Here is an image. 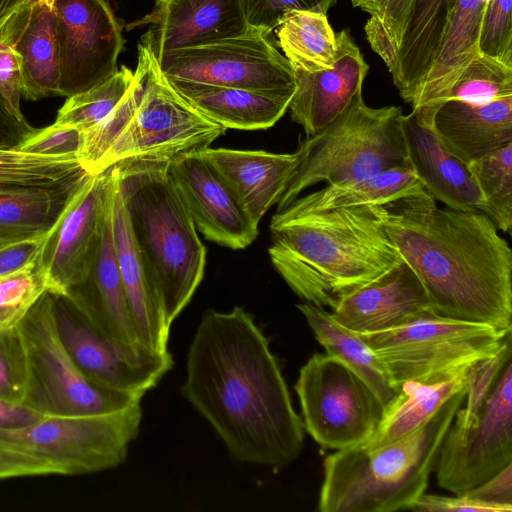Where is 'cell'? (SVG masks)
<instances>
[{
    "label": "cell",
    "instance_id": "6da1fadb",
    "mask_svg": "<svg viewBox=\"0 0 512 512\" xmlns=\"http://www.w3.org/2000/svg\"><path fill=\"white\" fill-rule=\"evenodd\" d=\"M181 394L240 462L278 472L302 452V418L268 338L242 307L205 311Z\"/></svg>",
    "mask_w": 512,
    "mask_h": 512
},
{
    "label": "cell",
    "instance_id": "7a4b0ae2",
    "mask_svg": "<svg viewBox=\"0 0 512 512\" xmlns=\"http://www.w3.org/2000/svg\"><path fill=\"white\" fill-rule=\"evenodd\" d=\"M401 259L436 315L512 330V250L482 212L440 208L424 190L381 206Z\"/></svg>",
    "mask_w": 512,
    "mask_h": 512
},
{
    "label": "cell",
    "instance_id": "3957f363",
    "mask_svg": "<svg viewBox=\"0 0 512 512\" xmlns=\"http://www.w3.org/2000/svg\"><path fill=\"white\" fill-rule=\"evenodd\" d=\"M381 206L314 212L270 226V260L303 302L332 310L403 261Z\"/></svg>",
    "mask_w": 512,
    "mask_h": 512
},
{
    "label": "cell",
    "instance_id": "277c9868",
    "mask_svg": "<svg viewBox=\"0 0 512 512\" xmlns=\"http://www.w3.org/2000/svg\"><path fill=\"white\" fill-rule=\"evenodd\" d=\"M225 131L171 86L155 57L138 43L130 89L108 116L82 132L77 159L88 174L130 160L170 162L210 147Z\"/></svg>",
    "mask_w": 512,
    "mask_h": 512
},
{
    "label": "cell",
    "instance_id": "5b68a950",
    "mask_svg": "<svg viewBox=\"0 0 512 512\" xmlns=\"http://www.w3.org/2000/svg\"><path fill=\"white\" fill-rule=\"evenodd\" d=\"M168 166L130 160L115 168L134 240L171 326L203 279L206 248Z\"/></svg>",
    "mask_w": 512,
    "mask_h": 512
},
{
    "label": "cell",
    "instance_id": "8992f818",
    "mask_svg": "<svg viewBox=\"0 0 512 512\" xmlns=\"http://www.w3.org/2000/svg\"><path fill=\"white\" fill-rule=\"evenodd\" d=\"M466 391L450 398L426 423L400 440L336 450L323 461L321 512H393L411 509L425 493L440 446Z\"/></svg>",
    "mask_w": 512,
    "mask_h": 512
},
{
    "label": "cell",
    "instance_id": "52a82bcc",
    "mask_svg": "<svg viewBox=\"0 0 512 512\" xmlns=\"http://www.w3.org/2000/svg\"><path fill=\"white\" fill-rule=\"evenodd\" d=\"M403 115L400 106L373 108L360 96L322 131L305 137L295 151L298 163L277 212L318 183L348 184L409 167Z\"/></svg>",
    "mask_w": 512,
    "mask_h": 512
},
{
    "label": "cell",
    "instance_id": "ba28073f",
    "mask_svg": "<svg viewBox=\"0 0 512 512\" xmlns=\"http://www.w3.org/2000/svg\"><path fill=\"white\" fill-rule=\"evenodd\" d=\"M399 389L406 382L431 383L496 356L511 332L429 313L403 326L357 333Z\"/></svg>",
    "mask_w": 512,
    "mask_h": 512
},
{
    "label": "cell",
    "instance_id": "9c48e42d",
    "mask_svg": "<svg viewBox=\"0 0 512 512\" xmlns=\"http://www.w3.org/2000/svg\"><path fill=\"white\" fill-rule=\"evenodd\" d=\"M27 357L23 403L42 415L106 414L140 403L142 396L113 389L85 376L63 347L47 291L18 325Z\"/></svg>",
    "mask_w": 512,
    "mask_h": 512
},
{
    "label": "cell",
    "instance_id": "30bf717a",
    "mask_svg": "<svg viewBox=\"0 0 512 512\" xmlns=\"http://www.w3.org/2000/svg\"><path fill=\"white\" fill-rule=\"evenodd\" d=\"M142 421L140 403L106 414L45 415L0 442L49 461L60 475L96 473L122 464Z\"/></svg>",
    "mask_w": 512,
    "mask_h": 512
},
{
    "label": "cell",
    "instance_id": "8fae6325",
    "mask_svg": "<svg viewBox=\"0 0 512 512\" xmlns=\"http://www.w3.org/2000/svg\"><path fill=\"white\" fill-rule=\"evenodd\" d=\"M304 429L324 449L341 450L366 442L385 407L350 367L329 354H314L295 384Z\"/></svg>",
    "mask_w": 512,
    "mask_h": 512
},
{
    "label": "cell",
    "instance_id": "7c38bea8",
    "mask_svg": "<svg viewBox=\"0 0 512 512\" xmlns=\"http://www.w3.org/2000/svg\"><path fill=\"white\" fill-rule=\"evenodd\" d=\"M512 463V363L503 365L477 411L459 409L440 446L438 485L460 495Z\"/></svg>",
    "mask_w": 512,
    "mask_h": 512
},
{
    "label": "cell",
    "instance_id": "4fadbf2b",
    "mask_svg": "<svg viewBox=\"0 0 512 512\" xmlns=\"http://www.w3.org/2000/svg\"><path fill=\"white\" fill-rule=\"evenodd\" d=\"M168 80L293 95L294 69L269 40L249 27L243 35L174 50L157 61Z\"/></svg>",
    "mask_w": 512,
    "mask_h": 512
},
{
    "label": "cell",
    "instance_id": "5bb4252c",
    "mask_svg": "<svg viewBox=\"0 0 512 512\" xmlns=\"http://www.w3.org/2000/svg\"><path fill=\"white\" fill-rule=\"evenodd\" d=\"M52 295L59 339L76 367L91 380L143 397L172 369L174 362L168 351L112 341L68 295Z\"/></svg>",
    "mask_w": 512,
    "mask_h": 512
},
{
    "label": "cell",
    "instance_id": "9a60e30c",
    "mask_svg": "<svg viewBox=\"0 0 512 512\" xmlns=\"http://www.w3.org/2000/svg\"><path fill=\"white\" fill-rule=\"evenodd\" d=\"M114 183V166L87 175L47 233L39 264L49 292L67 294L87 279Z\"/></svg>",
    "mask_w": 512,
    "mask_h": 512
},
{
    "label": "cell",
    "instance_id": "2e32d148",
    "mask_svg": "<svg viewBox=\"0 0 512 512\" xmlns=\"http://www.w3.org/2000/svg\"><path fill=\"white\" fill-rule=\"evenodd\" d=\"M59 47L58 96L70 97L119 69L125 40L106 0H53Z\"/></svg>",
    "mask_w": 512,
    "mask_h": 512
},
{
    "label": "cell",
    "instance_id": "e0dca14e",
    "mask_svg": "<svg viewBox=\"0 0 512 512\" xmlns=\"http://www.w3.org/2000/svg\"><path fill=\"white\" fill-rule=\"evenodd\" d=\"M147 27L138 43L157 61L168 52L237 37L249 29L243 0H154L152 10L129 23Z\"/></svg>",
    "mask_w": 512,
    "mask_h": 512
},
{
    "label": "cell",
    "instance_id": "ac0fdd59",
    "mask_svg": "<svg viewBox=\"0 0 512 512\" xmlns=\"http://www.w3.org/2000/svg\"><path fill=\"white\" fill-rule=\"evenodd\" d=\"M168 168L196 229L207 240L233 250L244 249L254 242L259 224L198 152L170 161Z\"/></svg>",
    "mask_w": 512,
    "mask_h": 512
},
{
    "label": "cell",
    "instance_id": "d6986e66",
    "mask_svg": "<svg viewBox=\"0 0 512 512\" xmlns=\"http://www.w3.org/2000/svg\"><path fill=\"white\" fill-rule=\"evenodd\" d=\"M336 40L331 68L313 72L293 68L296 89L288 109L305 137L322 131L362 96L369 66L347 29L336 34Z\"/></svg>",
    "mask_w": 512,
    "mask_h": 512
},
{
    "label": "cell",
    "instance_id": "ffe728a7",
    "mask_svg": "<svg viewBox=\"0 0 512 512\" xmlns=\"http://www.w3.org/2000/svg\"><path fill=\"white\" fill-rule=\"evenodd\" d=\"M408 165L423 189L446 207L483 210V199L467 163L451 153L433 126V108H414L402 117Z\"/></svg>",
    "mask_w": 512,
    "mask_h": 512
},
{
    "label": "cell",
    "instance_id": "44dd1931",
    "mask_svg": "<svg viewBox=\"0 0 512 512\" xmlns=\"http://www.w3.org/2000/svg\"><path fill=\"white\" fill-rule=\"evenodd\" d=\"M427 293L404 261L373 282L342 297L332 318L355 333L387 331L432 313Z\"/></svg>",
    "mask_w": 512,
    "mask_h": 512
},
{
    "label": "cell",
    "instance_id": "7402d4cb",
    "mask_svg": "<svg viewBox=\"0 0 512 512\" xmlns=\"http://www.w3.org/2000/svg\"><path fill=\"white\" fill-rule=\"evenodd\" d=\"M114 189L90 273L66 295L110 340L126 346L146 347L137 331L117 262L112 225Z\"/></svg>",
    "mask_w": 512,
    "mask_h": 512
},
{
    "label": "cell",
    "instance_id": "603a6c76",
    "mask_svg": "<svg viewBox=\"0 0 512 512\" xmlns=\"http://www.w3.org/2000/svg\"><path fill=\"white\" fill-rule=\"evenodd\" d=\"M53 0H34L0 28L20 69L22 96L31 101L58 96L59 47Z\"/></svg>",
    "mask_w": 512,
    "mask_h": 512
},
{
    "label": "cell",
    "instance_id": "cb8c5ba5",
    "mask_svg": "<svg viewBox=\"0 0 512 512\" xmlns=\"http://www.w3.org/2000/svg\"><path fill=\"white\" fill-rule=\"evenodd\" d=\"M225 181L251 219L259 224L281 198L297 163V153L207 147L198 152Z\"/></svg>",
    "mask_w": 512,
    "mask_h": 512
},
{
    "label": "cell",
    "instance_id": "d4e9b609",
    "mask_svg": "<svg viewBox=\"0 0 512 512\" xmlns=\"http://www.w3.org/2000/svg\"><path fill=\"white\" fill-rule=\"evenodd\" d=\"M429 107L438 136L467 164L512 142V96L483 104L447 99Z\"/></svg>",
    "mask_w": 512,
    "mask_h": 512
},
{
    "label": "cell",
    "instance_id": "484cf974",
    "mask_svg": "<svg viewBox=\"0 0 512 512\" xmlns=\"http://www.w3.org/2000/svg\"><path fill=\"white\" fill-rule=\"evenodd\" d=\"M115 176L112 214L113 238L131 313L142 343L152 350L167 352L171 326L166 322L159 295L134 240L118 187L116 168Z\"/></svg>",
    "mask_w": 512,
    "mask_h": 512
},
{
    "label": "cell",
    "instance_id": "4316f807",
    "mask_svg": "<svg viewBox=\"0 0 512 512\" xmlns=\"http://www.w3.org/2000/svg\"><path fill=\"white\" fill-rule=\"evenodd\" d=\"M457 0H413L393 67L401 98L414 106L437 58Z\"/></svg>",
    "mask_w": 512,
    "mask_h": 512
},
{
    "label": "cell",
    "instance_id": "83f0119b",
    "mask_svg": "<svg viewBox=\"0 0 512 512\" xmlns=\"http://www.w3.org/2000/svg\"><path fill=\"white\" fill-rule=\"evenodd\" d=\"M168 81L201 114L226 129L270 128L286 113L293 96L189 81Z\"/></svg>",
    "mask_w": 512,
    "mask_h": 512
},
{
    "label": "cell",
    "instance_id": "f1b7e54d",
    "mask_svg": "<svg viewBox=\"0 0 512 512\" xmlns=\"http://www.w3.org/2000/svg\"><path fill=\"white\" fill-rule=\"evenodd\" d=\"M489 0H457L437 58L412 109L435 106L448 93L466 65L479 54L478 42Z\"/></svg>",
    "mask_w": 512,
    "mask_h": 512
},
{
    "label": "cell",
    "instance_id": "f546056e",
    "mask_svg": "<svg viewBox=\"0 0 512 512\" xmlns=\"http://www.w3.org/2000/svg\"><path fill=\"white\" fill-rule=\"evenodd\" d=\"M422 189L410 167H395L365 180L326 185L322 189L298 197L285 209L273 215L270 226L314 212L363 205H385Z\"/></svg>",
    "mask_w": 512,
    "mask_h": 512
},
{
    "label": "cell",
    "instance_id": "4dcf8cb0",
    "mask_svg": "<svg viewBox=\"0 0 512 512\" xmlns=\"http://www.w3.org/2000/svg\"><path fill=\"white\" fill-rule=\"evenodd\" d=\"M472 367L436 382L412 381L402 384L396 398L385 407L378 428L362 445L370 448L384 446L402 439L422 426L450 398L467 389Z\"/></svg>",
    "mask_w": 512,
    "mask_h": 512
},
{
    "label": "cell",
    "instance_id": "1f68e13d",
    "mask_svg": "<svg viewBox=\"0 0 512 512\" xmlns=\"http://www.w3.org/2000/svg\"><path fill=\"white\" fill-rule=\"evenodd\" d=\"M297 308L326 353L356 372L387 407L396 398L399 389L369 346L357 333L339 325L325 308L307 302L298 304Z\"/></svg>",
    "mask_w": 512,
    "mask_h": 512
},
{
    "label": "cell",
    "instance_id": "d6a6232c",
    "mask_svg": "<svg viewBox=\"0 0 512 512\" xmlns=\"http://www.w3.org/2000/svg\"><path fill=\"white\" fill-rule=\"evenodd\" d=\"M80 183L0 186V240L49 232Z\"/></svg>",
    "mask_w": 512,
    "mask_h": 512
},
{
    "label": "cell",
    "instance_id": "836d02e7",
    "mask_svg": "<svg viewBox=\"0 0 512 512\" xmlns=\"http://www.w3.org/2000/svg\"><path fill=\"white\" fill-rule=\"evenodd\" d=\"M277 38L293 68L313 72L333 66L337 40L327 15L291 11L278 25Z\"/></svg>",
    "mask_w": 512,
    "mask_h": 512
},
{
    "label": "cell",
    "instance_id": "e575fe53",
    "mask_svg": "<svg viewBox=\"0 0 512 512\" xmlns=\"http://www.w3.org/2000/svg\"><path fill=\"white\" fill-rule=\"evenodd\" d=\"M89 175L76 156L0 150V186H73Z\"/></svg>",
    "mask_w": 512,
    "mask_h": 512
},
{
    "label": "cell",
    "instance_id": "d590c367",
    "mask_svg": "<svg viewBox=\"0 0 512 512\" xmlns=\"http://www.w3.org/2000/svg\"><path fill=\"white\" fill-rule=\"evenodd\" d=\"M483 199L484 213L499 231L512 229V142L468 163Z\"/></svg>",
    "mask_w": 512,
    "mask_h": 512
},
{
    "label": "cell",
    "instance_id": "8d00e7d4",
    "mask_svg": "<svg viewBox=\"0 0 512 512\" xmlns=\"http://www.w3.org/2000/svg\"><path fill=\"white\" fill-rule=\"evenodd\" d=\"M134 71L122 65L107 80L67 98L58 110L54 124L87 131L108 116L126 95Z\"/></svg>",
    "mask_w": 512,
    "mask_h": 512
},
{
    "label": "cell",
    "instance_id": "74e56055",
    "mask_svg": "<svg viewBox=\"0 0 512 512\" xmlns=\"http://www.w3.org/2000/svg\"><path fill=\"white\" fill-rule=\"evenodd\" d=\"M368 13L364 30L372 48L388 70L393 67L413 0H351Z\"/></svg>",
    "mask_w": 512,
    "mask_h": 512
},
{
    "label": "cell",
    "instance_id": "f35d334b",
    "mask_svg": "<svg viewBox=\"0 0 512 512\" xmlns=\"http://www.w3.org/2000/svg\"><path fill=\"white\" fill-rule=\"evenodd\" d=\"M507 96H512V67L479 53L460 73L446 100L483 104Z\"/></svg>",
    "mask_w": 512,
    "mask_h": 512
},
{
    "label": "cell",
    "instance_id": "ab89813d",
    "mask_svg": "<svg viewBox=\"0 0 512 512\" xmlns=\"http://www.w3.org/2000/svg\"><path fill=\"white\" fill-rule=\"evenodd\" d=\"M47 291L39 260L27 268L0 276V329L18 326Z\"/></svg>",
    "mask_w": 512,
    "mask_h": 512
},
{
    "label": "cell",
    "instance_id": "60d3db41",
    "mask_svg": "<svg viewBox=\"0 0 512 512\" xmlns=\"http://www.w3.org/2000/svg\"><path fill=\"white\" fill-rule=\"evenodd\" d=\"M27 386V357L19 327L0 329V398L23 403Z\"/></svg>",
    "mask_w": 512,
    "mask_h": 512
},
{
    "label": "cell",
    "instance_id": "b9f144b4",
    "mask_svg": "<svg viewBox=\"0 0 512 512\" xmlns=\"http://www.w3.org/2000/svg\"><path fill=\"white\" fill-rule=\"evenodd\" d=\"M478 51L512 67V0H489Z\"/></svg>",
    "mask_w": 512,
    "mask_h": 512
},
{
    "label": "cell",
    "instance_id": "7bdbcfd3",
    "mask_svg": "<svg viewBox=\"0 0 512 512\" xmlns=\"http://www.w3.org/2000/svg\"><path fill=\"white\" fill-rule=\"evenodd\" d=\"M250 28L270 34L291 11L327 15L335 0H243Z\"/></svg>",
    "mask_w": 512,
    "mask_h": 512
},
{
    "label": "cell",
    "instance_id": "ee69618b",
    "mask_svg": "<svg viewBox=\"0 0 512 512\" xmlns=\"http://www.w3.org/2000/svg\"><path fill=\"white\" fill-rule=\"evenodd\" d=\"M82 145V132L67 126L52 124L37 129L18 148L31 154L44 156H76Z\"/></svg>",
    "mask_w": 512,
    "mask_h": 512
},
{
    "label": "cell",
    "instance_id": "f6af8a7d",
    "mask_svg": "<svg viewBox=\"0 0 512 512\" xmlns=\"http://www.w3.org/2000/svg\"><path fill=\"white\" fill-rule=\"evenodd\" d=\"M47 233L0 240V276L14 273L38 262Z\"/></svg>",
    "mask_w": 512,
    "mask_h": 512
},
{
    "label": "cell",
    "instance_id": "bcb514c9",
    "mask_svg": "<svg viewBox=\"0 0 512 512\" xmlns=\"http://www.w3.org/2000/svg\"><path fill=\"white\" fill-rule=\"evenodd\" d=\"M52 474L60 475L49 461L0 442V480Z\"/></svg>",
    "mask_w": 512,
    "mask_h": 512
},
{
    "label": "cell",
    "instance_id": "7dc6e473",
    "mask_svg": "<svg viewBox=\"0 0 512 512\" xmlns=\"http://www.w3.org/2000/svg\"><path fill=\"white\" fill-rule=\"evenodd\" d=\"M0 94L11 113L20 120L25 117L20 110L22 81L14 52L4 38L0 28Z\"/></svg>",
    "mask_w": 512,
    "mask_h": 512
},
{
    "label": "cell",
    "instance_id": "c3c4849f",
    "mask_svg": "<svg viewBox=\"0 0 512 512\" xmlns=\"http://www.w3.org/2000/svg\"><path fill=\"white\" fill-rule=\"evenodd\" d=\"M417 512H511L512 509L475 500L466 494L446 497L423 494L411 508Z\"/></svg>",
    "mask_w": 512,
    "mask_h": 512
},
{
    "label": "cell",
    "instance_id": "681fc988",
    "mask_svg": "<svg viewBox=\"0 0 512 512\" xmlns=\"http://www.w3.org/2000/svg\"><path fill=\"white\" fill-rule=\"evenodd\" d=\"M464 494L475 500L512 509V463Z\"/></svg>",
    "mask_w": 512,
    "mask_h": 512
},
{
    "label": "cell",
    "instance_id": "f907efd6",
    "mask_svg": "<svg viewBox=\"0 0 512 512\" xmlns=\"http://www.w3.org/2000/svg\"><path fill=\"white\" fill-rule=\"evenodd\" d=\"M36 130L26 119L14 116L0 94V150H18Z\"/></svg>",
    "mask_w": 512,
    "mask_h": 512
},
{
    "label": "cell",
    "instance_id": "816d5d0a",
    "mask_svg": "<svg viewBox=\"0 0 512 512\" xmlns=\"http://www.w3.org/2000/svg\"><path fill=\"white\" fill-rule=\"evenodd\" d=\"M43 416L21 403L0 398V429H18L31 425Z\"/></svg>",
    "mask_w": 512,
    "mask_h": 512
},
{
    "label": "cell",
    "instance_id": "f5cc1de1",
    "mask_svg": "<svg viewBox=\"0 0 512 512\" xmlns=\"http://www.w3.org/2000/svg\"><path fill=\"white\" fill-rule=\"evenodd\" d=\"M34 0H0V24L24 5Z\"/></svg>",
    "mask_w": 512,
    "mask_h": 512
}]
</instances>
